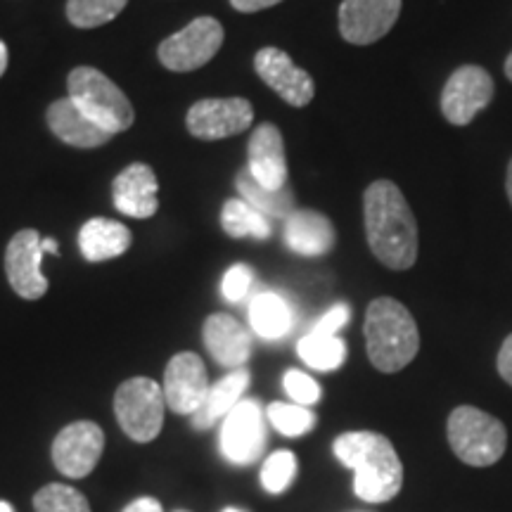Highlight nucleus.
<instances>
[{"mask_svg": "<svg viewBox=\"0 0 512 512\" xmlns=\"http://www.w3.org/2000/svg\"><path fill=\"white\" fill-rule=\"evenodd\" d=\"M204 347L223 368L238 370L252 356V335L228 313H211L204 323Z\"/></svg>", "mask_w": 512, "mask_h": 512, "instance_id": "a211bd4d", "label": "nucleus"}, {"mask_svg": "<svg viewBox=\"0 0 512 512\" xmlns=\"http://www.w3.org/2000/svg\"><path fill=\"white\" fill-rule=\"evenodd\" d=\"M223 512H245V510H238V508H228V510H223Z\"/></svg>", "mask_w": 512, "mask_h": 512, "instance_id": "79ce46f5", "label": "nucleus"}, {"mask_svg": "<svg viewBox=\"0 0 512 512\" xmlns=\"http://www.w3.org/2000/svg\"><path fill=\"white\" fill-rule=\"evenodd\" d=\"M252 283H254L252 268L245 266V264H235V266L228 268L226 275H223L221 292L230 304H240L242 299H245L249 294V290H252Z\"/></svg>", "mask_w": 512, "mask_h": 512, "instance_id": "2f4dec72", "label": "nucleus"}, {"mask_svg": "<svg viewBox=\"0 0 512 512\" xmlns=\"http://www.w3.org/2000/svg\"><path fill=\"white\" fill-rule=\"evenodd\" d=\"M297 458L292 451H275L261 467V484L268 494H283L297 477Z\"/></svg>", "mask_w": 512, "mask_h": 512, "instance_id": "c756f323", "label": "nucleus"}, {"mask_svg": "<svg viewBox=\"0 0 512 512\" xmlns=\"http://www.w3.org/2000/svg\"><path fill=\"white\" fill-rule=\"evenodd\" d=\"M366 349L370 363L380 373H399L418 356V323L401 302L392 297H377L366 311Z\"/></svg>", "mask_w": 512, "mask_h": 512, "instance_id": "7ed1b4c3", "label": "nucleus"}, {"mask_svg": "<svg viewBox=\"0 0 512 512\" xmlns=\"http://www.w3.org/2000/svg\"><path fill=\"white\" fill-rule=\"evenodd\" d=\"M131 247V230L124 223L112 219H91L81 226L79 249L83 259L98 264V261L117 259Z\"/></svg>", "mask_w": 512, "mask_h": 512, "instance_id": "412c9836", "label": "nucleus"}, {"mask_svg": "<svg viewBox=\"0 0 512 512\" xmlns=\"http://www.w3.org/2000/svg\"><path fill=\"white\" fill-rule=\"evenodd\" d=\"M249 323L261 339L273 342L292 330V309L278 294L261 292L249 304Z\"/></svg>", "mask_w": 512, "mask_h": 512, "instance_id": "5701e85b", "label": "nucleus"}, {"mask_svg": "<svg viewBox=\"0 0 512 512\" xmlns=\"http://www.w3.org/2000/svg\"><path fill=\"white\" fill-rule=\"evenodd\" d=\"M349 316L351 309L347 304H335L330 311H325V316H320L311 332H318V335H337V332L349 323Z\"/></svg>", "mask_w": 512, "mask_h": 512, "instance_id": "473e14b6", "label": "nucleus"}, {"mask_svg": "<svg viewBox=\"0 0 512 512\" xmlns=\"http://www.w3.org/2000/svg\"><path fill=\"white\" fill-rule=\"evenodd\" d=\"M221 226L230 238L268 240L273 233L268 216L261 214L259 209H254L252 204L245 200H228L223 204Z\"/></svg>", "mask_w": 512, "mask_h": 512, "instance_id": "393cba45", "label": "nucleus"}, {"mask_svg": "<svg viewBox=\"0 0 512 512\" xmlns=\"http://www.w3.org/2000/svg\"><path fill=\"white\" fill-rule=\"evenodd\" d=\"M496 366H498V375H501L503 380L512 387V335L505 337V342L501 344Z\"/></svg>", "mask_w": 512, "mask_h": 512, "instance_id": "72a5a7b5", "label": "nucleus"}, {"mask_svg": "<svg viewBox=\"0 0 512 512\" xmlns=\"http://www.w3.org/2000/svg\"><path fill=\"white\" fill-rule=\"evenodd\" d=\"M105 448V432L91 420L67 425L53 441V463L57 472L69 479L88 477L100 463Z\"/></svg>", "mask_w": 512, "mask_h": 512, "instance_id": "f8f14e48", "label": "nucleus"}, {"mask_svg": "<svg viewBox=\"0 0 512 512\" xmlns=\"http://www.w3.org/2000/svg\"><path fill=\"white\" fill-rule=\"evenodd\" d=\"M254 124V107L245 98H209L190 107L185 126L195 138L221 140L240 136Z\"/></svg>", "mask_w": 512, "mask_h": 512, "instance_id": "9d476101", "label": "nucleus"}, {"mask_svg": "<svg viewBox=\"0 0 512 512\" xmlns=\"http://www.w3.org/2000/svg\"><path fill=\"white\" fill-rule=\"evenodd\" d=\"M114 207L131 219H150L159 209V183L155 171L143 162L126 166L112 183Z\"/></svg>", "mask_w": 512, "mask_h": 512, "instance_id": "f3484780", "label": "nucleus"}, {"mask_svg": "<svg viewBox=\"0 0 512 512\" xmlns=\"http://www.w3.org/2000/svg\"><path fill=\"white\" fill-rule=\"evenodd\" d=\"M69 100L74 102L88 119L95 121L107 133L117 136L133 126L131 100L114 83L95 67H76L67 76Z\"/></svg>", "mask_w": 512, "mask_h": 512, "instance_id": "20e7f679", "label": "nucleus"}, {"mask_svg": "<svg viewBox=\"0 0 512 512\" xmlns=\"http://www.w3.org/2000/svg\"><path fill=\"white\" fill-rule=\"evenodd\" d=\"M496 86L491 74L479 64H463L448 76L441 91V114L451 126H467L491 105Z\"/></svg>", "mask_w": 512, "mask_h": 512, "instance_id": "6e6552de", "label": "nucleus"}, {"mask_svg": "<svg viewBox=\"0 0 512 512\" xmlns=\"http://www.w3.org/2000/svg\"><path fill=\"white\" fill-rule=\"evenodd\" d=\"M36 512H91L86 496L67 484H48L34 496Z\"/></svg>", "mask_w": 512, "mask_h": 512, "instance_id": "c85d7f7f", "label": "nucleus"}, {"mask_svg": "<svg viewBox=\"0 0 512 512\" xmlns=\"http://www.w3.org/2000/svg\"><path fill=\"white\" fill-rule=\"evenodd\" d=\"M254 69L259 79L266 83L292 107H306L316 95V83L306 69L280 48H261L254 57Z\"/></svg>", "mask_w": 512, "mask_h": 512, "instance_id": "2eb2a0df", "label": "nucleus"}, {"mask_svg": "<svg viewBox=\"0 0 512 512\" xmlns=\"http://www.w3.org/2000/svg\"><path fill=\"white\" fill-rule=\"evenodd\" d=\"M238 190L242 200L259 209L268 219H290L294 211V197L290 188L283 190H268L261 183L254 181L249 169H242L238 174Z\"/></svg>", "mask_w": 512, "mask_h": 512, "instance_id": "b1692460", "label": "nucleus"}, {"mask_svg": "<svg viewBox=\"0 0 512 512\" xmlns=\"http://www.w3.org/2000/svg\"><path fill=\"white\" fill-rule=\"evenodd\" d=\"M124 512H164L162 510V503L157 501V498H136L133 503L126 505Z\"/></svg>", "mask_w": 512, "mask_h": 512, "instance_id": "c9c22d12", "label": "nucleus"}, {"mask_svg": "<svg viewBox=\"0 0 512 512\" xmlns=\"http://www.w3.org/2000/svg\"><path fill=\"white\" fill-rule=\"evenodd\" d=\"M401 15V0H342L339 34L354 46H370L394 29Z\"/></svg>", "mask_w": 512, "mask_h": 512, "instance_id": "9b49d317", "label": "nucleus"}, {"mask_svg": "<svg viewBox=\"0 0 512 512\" xmlns=\"http://www.w3.org/2000/svg\"><path fill=\"white\" fill-rule=\"evenodd\" d=\"M8 60H10V55H8V46H5L3 41H0V76L5 74V69H8Z\"/></svg>", "mask_w": 512, "mask_h": 512, "instance_id": "e433bc0d", "label": "nucleus"}, {"mask_svg": "<svg viewBox=\"0 0 512 512\" xmlns=\"http://www.w3.org/2000/svg\"><path fill=\"white\" fill-rule=\"evenodd\" d=\"M41 242L43 238L34 228H24L17 235H12L8 249H5L8 283L27 302H36L48 292V278L41 271L43 254H46Z\"/></svg>", "mask_w": 512, "mask_h": 512, "instance_id": "ddd939ff", "label": "nucleus"}, {"mask_svg": "<svg viewBox=\"0 0 512 512\" xmlns=\"http://www.w3.org/2000/svg\"><path fill=\"white\" fill-rule=\"evenodd\" d=\"M50 131L55 133L62 143L81 147V150H95V147L110 143L112 133L100 128L95 121H91L83 114L79 107L69 98L55 100L46 112Z\"/></svg>", "mask_w": 512, "mask_h": 512, "instance_id": "6ab92c4d", "label": "nucleus"}, {"mask_svg": "<svg viewBox=\"0 0 512 512\" xmlns=\"http://www.w3.org/2000/svg\"><path fill=\"white\" fill-rule=\"evenodd\" d=\"M278 3H283V0H230V5H233L238 12H259V10L273 8V5Z\"/></svg>", "mask_w": 512, "mask_h": 512, "instance_id": "f704fd0d", "label": "nucleus"}, {"mask_svg": "<svg viewBox=\"0 0 512 512\" xmlns=\"http://www.w3.org/2000/svg\"><path fill=\"white\" fill-rule=\"evenodd\" d=\"M223 27L214 17H197L188 27L159 43V62L171 72H195L214 60L223 46Z\"/></svg>", "mask_w": 512, "mask_h": 512, "instance_id": "0eeeda50", "label": "nucleus"}, {"mask_svg": "<svg viewBox=\"0 0 512 512\" xmlns=\"http://www.w3.org/2000/svg\"><path fill=\"white\" fill-rule=\"evenodd\" d=\"M166 406L178 415H195L209 394L207 366L192 351H181L169 361L164 373Z\"/></svg>", "mask_w": 512, "mask_h": 512, "instance_id": "4468645a", "label": "nucleus"}, {"mask_svg": "<svg viewBox=\"0 0 512 512\" xmlns=\"http://www.w3.org/2000/svg\"><path fill=\"white\" fill-rule=\"evenodd\" d=\"M247 387L249 373L245 368H238L233 370V373H228L226 377H221V380L209 389L200 411L192 415V427H195V430H209L216 422L226 420L228 413L242 401Z\"/></svg>", "mask_w": 512, "mask_h": 512, "instance_id": "4be33fe9", "label": "nucleus"}, {"mask_svg": "<svg viewBox=\"0 0 512 512\" xmlns=\"http://www.w3.org/2000/svg\"><path fill=\"white\" fill-rule=\"evenodd\" d=\"M283 387L285 392L290 394V399L299 406H313V403L320 401V384L309 377L302 370H287L283 377Z\"/></svg>", "mask_w": 512, "mask_h": 512, "instance_id": "7c9ffc66", "label": "nucleus"}, {"mask_svg": "<svg viewBox=\"0 0 512 512\" xmlns=\"http://www.w3.org/2000/svg\"><path fill=\"white\" fill-rule=\"evenodd\" d=\"M221 453L235 465H252L259 460L266 446V422L261 403L254 399H242L228 418L223 420Z\"/></svg>", "mask_w": 512, "mask_h": 512, "instance_id": "1a4fd4ad", "label": "nucleus"}, {"mask_svg": "<svg viewBox=\"0 0 512 512\" xmlns=\"http://www.w3.org/2000/svg\"><path fill=\"white\" fill-rule=\"evenodd\" d=\"M43 252H53V254H60V249H57V242L53 238H46L41 242Z\"/></svg>", "mask_w": 512, "mask_h": 512, "instance_id": "58836bf2", "label": "nucleus"}, {"mask_svg": "<svg viewBox=\"0 0 512 512\" xmlns=\"http://www.w3.org/2000/svg\"><path fill=\"white\" fill-rule=\"evenodd\" d=\"M266 418L271 420V425L285 437H304L316 427V415H313L306 406L299 403H280L275 401L268 406Z\"/></svg>", "mask_w": 512, "mask_h": 512, "instance_id": "cd10ccee", "label": "nucleus"}, {"mask_svg": "<svg viewBox=\"0 0 512 512\" xmlns=\"http://www.w3.org/2000/svg\"><path fill=\"white\" fill-rule=\"evenodd\" d=\"M505 192H508V200H510V207H512V159L508 164V174H505Z\"/></svg>", "mask_w": 512, "mask_h": 512, "instance_id": "4c0bfd02", "label": "nucleus"}, {"mask_svg": "<svg viewBox=\"0 0 512 512\" xmlns=\"http://www.w3.org/2000/svg\"><path fill=\"white\" fill-rule=\"evenodd\" d=\"M0 512H15V508H12V505H10V503L0 501Z\"/></svg>", "mask_w": 512, "mask_h": 512, "instance_id": "a19ab883", "label": "nucleus"}, {"mask_svg": "<svg viewBox=\"0 0 512 512\" xmlns=\"http://www.w3.org/2000/svg\"><path fill=\"white\" fill-rule=\"evenodd\" d=\"M448 444L453 453L472 467H489L503 458L508 446L505 425L475 406H458L448 415Z\"/></svg>", "mask_w": 512, "mask_h": 512, "instance_id": "39448f33", "label": "nucleus"}, {"mask_svg": "<svg viewBox=\"0 0 512 512\" xmlns=\"http://www.w3.org/2000/svg\"><path fill=\"white\" fill-rule=\"evenodd\" d=\"M503 72H505V76H508V81L512 83V50H510V55L505 57V64H503Z\"/></svg>", "mask_w": 512, "mask_h": 512, "instance_id": "ea45409f", "label": "nucleus"}, {"mask_svg": "<svg viewBox=\"0 0 512 512\" xmlns=\"http://www.w3.org/2000/svg\"><path fill=\"white\" fill-rule=\"evenodd\" d=\"M299 356L306 366L313 370H337L347 361V344L344 339H339L337 335H318V332H309L299 339L297 344Z\"/></svg>", "mask_w": 512, "mask_h": 512, "instance_id": "a878e982", "label": "nucleus"}, {"mask_svg": "<svg viewBox=\"0 0 512 512\" xmlns=\"http://www.w3.org/2000/svg\"><path fill=\"white\" fill-rule=\"evenodd\" d=\"M337 233L325 214L313 209H294L285 219V242L302 256H323L335 247Z\"/></svg>", "mask_w": 512, "mask_h": 512, "instance_id": "aec40b11", "label": "nucleus"}, {"mask_svg": "<svg viewBox=\"0 0 512 512\" xmlns=\"http://www.w3.org/2000/svg\"><path fill=\"white\" fill-rule=\"evenodd\" d=\"M128 0H67V19L76 29H95L112 22Z\"/></svg>", "mask_w": 512, "mask_h": 512, "instance_id": "bb28decb", "label": "nucleus"}, {"mask_svg": "<svg viewBox=\"0 0 512 512\" xmlns=\"http://www.w3.org/2000/svg\"><path fill=\"white\" fill-rule=\"evenodd\" d=\"M339 463L354 470V491L366 503H387L399 496L403 465L384 434L344 432L332 444Z\"/></svg>", "mask_w": 512, "mask_h": 512, "instance_id": "f03ea898", "label": "nucleus"}, {"mask_svg": "<svg viewBox=\"0 0 512 512\" xmlns=\"http://www.w3.org/2000/svg\"><path fill=\"white\" fill-rule=\"evenodd\" d=\"M363 219L370 252L392 271H408L418 261V221L401 188L375 181L363 192Z\"/></svg>", "mask_w": 512, "mask_h": 512, "instance_id": "f257e3e1", "label": "nucleus"}, {"mask_svg": "<svg viewBox=\"0 0 512 512\" xmlns=\"http://www.w3.org/2000/svg\"><path fill=\"white\" fill-rule=\"evenodd\" d=\"M164 389L150 377H131L114 394L119 427L138 444L157 439L164 425Z\"/></svg>", "mask_w": 512, "mask_h": 512, "instance_id": "423d86ee", "label": "nucleus"}, {"mask_svg": "<svg viewBox=\"0 0 512 512\" xmlns=\"http://www.w3.org/2000/svg\"><path fill=\"white\" fill-rule=\"evenodd\" d=\"M247 169L256 183L268 190L287 188V159L285 140L275 124H259L252 131L247 145Z\"/></svg>", "mask_w": 512, "mask_h": 512, "instance_id": "dca6fc26", "label": "nucleus"}]
</instances>
